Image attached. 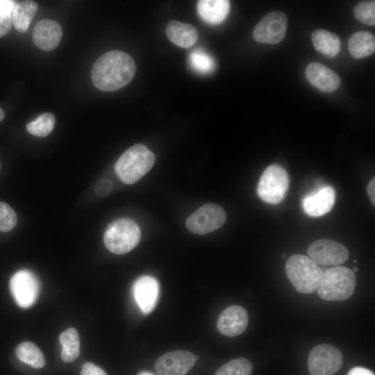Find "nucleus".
<instances>
[{
	"mask_svg": "<svg viewBox=\"0 0 375 375\" xmlns=\"http://www.w3.org/2000/svg\"><path fill=\"white\" fill-rule=\"evenodd\" d=\"M135 63L128 53L112 50L101 56L94 63L91 78L94 86L103 91L117 90L133 79Z\"/></svg>",
	"mask_w": 375,
	"mask_h": 375,
	"instance_id": "1",
	"label": "nucleus"
},
{
	"mask_svg": "<svg viewBox=\"0 0 375 375\" xmlns=\"http://www.w3.org/2000/svg\"><path fill=\"white\" fill-rule=\"evenodd\" d=\"M356 287V278L352 269L335 266L323 272L317 291L324 301H344L350 298Z\"/></svg>",
	"mask_w": 375,
	"mask_h": 375,
	"instance_id": "2",
	"label": "nucleus"
},
{
	"mask_svg": "<svg viewBox=\"0 0 375 375\" xmlns=\"http://www.w3.org/2000/svg\"><path fill=\"white\" fill-rule=\"evenodd\" d=\"M154 162L153 153L146 145L137 144L123 153L115 163V170L124 183L131 185L142 178Z\"/></svg>",
	"mask_w": 375,
	"mask_h": 375,
	"instance_id": "3",
	"label": "nucleus"
},
{
	"mask_svg": "<svg viewBox=\"0 0 375 375\" xmlns=\"http://www.w3.org/2000/svg\"><path fill=\"white\" fill-rule=\"evenodd\" d=\"M285 273L296 290L310 294L317 290L323 271L308 256L292 255L285 262Z\"/></svg>",
	"mask_w": 375,
	"mask_h": 375,
	"instance_id": "4",
	"label": "nucleus"
},
{
	"mask_svg": "<svg viewBox=\"0 0 375 375\" xmlns=\"http://www.w3.org/2000/svg\"><path fill=\"white\" fill-rule=\"evenodd\" d=\"M141 238L138 224L130 218L123 217L110 223L103 235L106 247L115 254H124L137 247Z\"/></svg>",
	"mask_w": 375,
	"mask_h": 375,
	"instance_id": "5",
	"label": "nucleus"
},
{
	"mask_svg": "<svg viewBox=\"0 0 375 375\" xmlns=\"http://www.w3.org/2000/svg\"><path fill=\"white\" fill-rule=\"evenodd\" d=\"M289 176L281 166L273 164L267 167L262 174L258 188V194L261 200L277 204L284 198L289 187Z\"/></svg>",
	"mask_w": 375,
	"mask_h": 375,
	"instance_id": "6",
	"label": "nucleus"
},
{
	"mask_svg": "<svg viewBox=\"0 0 375 375\" xmlns=\"http://www.w3.org/2000/svg\"><path fill=\"white\" fill-rule=\"evenodd\" d=\"M343 356L335 347L320 344L312 348L308 357L310 375H334L342 367Z\"/></svg>",
	"mask_w": 375,
	"mask_h": 375,
	"instance_id": "7",
	"label": "nucleus"
},
{
	"mask_svg": "<svg viewBox=\"0 0 375 375\" xmlns=\"http://www.w3.org/2000/svg\"><path fill=\"white\" fill-rule=\"evenodd\" d=\"M226 220V214L223 208L210 203L201 206L190 215L185 225L191 232L203 235L219 228Z\"/></svg>",
	"mask_w": 375,
	"mask_h": 375,
	"instance_id": "8",
	"label": "nucleus"
},
{
	"mask_svg": "<svg viewBox=\"0 0 375 375\" xmlns=\"http://www.w3.org/2000/svg\"><path fill=\"white\" fill-rule=\"evenodd\" d=\"M40 288L38 277L26 269L17 272L10 281L11 294L17 304L22 308H29L36 302Z\"/></svg>",
	"mask_w": 375,
	"mask_h": 375,
	"instance_id": "9",
	"label": "nucleus"
},
{
	"mask_svg": "<svg viewBox=\"0 0 375 375\" xmlns=\"http://www.w3.org/2000/svg\"><path fill=\"white\" fill-rule=\"evenodd\" d=\"M308 257L317 265L338 266L349 258L348 249L341 243L321 239L311 242L307 249Z\"/></svg>",
	"mask_w": 375,
	"mask_h": 375,
	"instance_id": "10",
	"label": "nucleus"
},
{
	"mask_svg": "<svg viewBox=\"0 0 375 375\" xmlns=\"http://www.w3.org/2000/svg\"><path fill=\"white\" fill-rule=\"evenodd\" d=\"M288 17L280 11H273L265 15L253 31V39L260 43L276 44L285 36Z\"/></svg>",
	"mask_w": 375,
	"mask_h": 375,
	"instance_id": "11",
	"label": "nucleus"
},
{
	"mask_svg": "<svg viewBox=\"0 0 375 375\" xmlns=\"http://www.w3.org/2000/svg\"><path fill=\"white\" fill-rule=\"evenodd\" d=\"M194 355L185 350L169 351L160 356L155 363L159 375H185L194 366Z\"/></svg>",
	"mask_w": 375,
	"mask_h": 375,
	"instance_id": "12",
	"label": "nucleus"
},
{
	"mask_svg": "<svg viewBox=\"0 0 375 375\" xmlns=\"http://www.w3.org/2000/svg\"><path fill=\"white\" fill-rule=\"evenodd\" d=\"M249 323V316L244 308L239 305L230 306L219 315L217 328L227 337H235L242 333Z\"/></svg>",
	"mask_w": 375,
	"mask_h": 375,
	"instance_id": "13",
	"label": "nucleus"
},
{
	"mask_svg": "<svg viewBox=\"0 0 375 375\" xmlns=\"http://www.w3.org/2000/svg\"><path fill=\"white\" fill-rule=\"evenodd\" d=\"M134 299L144 314L150 313L159 297V283L156 278L144 275L139 277L132 288Z\"/></svg>",
	"mask_w": 375,
	"mask_h": 375,
	"instance_id": "14",
	"label": "nucleus"
},
{
	"mask_svg": "<svg viewBox=\"0 0 375 375\" xmlns=\"http://www.w3.org/2000/svg\"><path fill=\"white\" fill-rule=\"evenodd\" d=\"M335 199L334 189L331 186H324L306 196L302 200V208L310 217H321L332 209Z\"/></svg>",
	"mask_w": 375,
	"mask_h": 375,
	"instance_id": "15",
	"label": "nucleus"
},
{
	"mask_svg": "<svg viewBox=\"0 0 375 375\" xmlns=\"http://www.w3.org/2000/svg\"><path fill=\"white\" fill-rule=\"evenodd\" d=\"M305 74L309 83L324 92H334L340 85L338 74L319 62L308 64Z\"/></svg>",
	"mask_w": 375,
	"mask_h": 375,
	"instance_id": "16",
	"label": "nucleus"
},
{
	"mask_svg": "<svg viewBox=\"0 0 375 375\" xmlns=\"http://www.w3.org/2000/svg\"><path fill=\"white\" fill-rule=\"evenodd\" d=\"M62 35V28L58 23L51 19H42L34 27L33 40L39 49L51 51L58 46Z\"/></svg>",
	"mask_w": 375,
	"mask_h": 375,
	"instance_id": "17",
	"label": "nucleus"
},
{
	"mask_svg": "<svg viewBox=\"0 0 375 375\" xmlns=\"http://www.w3.org/2000/svg\"><path fill=\"white\" fill-rule=\"evenodd\" d=\"M165 32L172 43L182 48L193 46L199 38L198 31L194 26L175 20L168 22Z\"/></svg>",
	"mask_w": 375,
	"mask_h": 375,
	"instance_id": "18",
	"label": "nucleus"
},
{
	"mask_svg": "<svg viewBox=\"0 0 375 375\" xmlns=\"http://www.w3.org/2000/svg\"><path fill=\"white\" fill-rule=\"evenodd\" d=\"M230 2L227 0H201L197 3L199 17L210 24L222 23L227 17Z\"/></svg>",
	"mask_w": 375,
	"mask_h": 375,
	"instance_id": "19",
	"label": "nucleus"
},
{
	"mask_svg": "<svg viewBox=\"0 0 375 375\" xmlns=\"http://www.w3.org/2000/svg\"><path fill=\"white\" fill-rule=\"evenodd\" d=\"M311 40L315 49L328 58L335 57L340 51V38L328 31L315 30L311 34Z\"/></svg>",
	"mask_w": 375,
	"mask_h": 375,
	"instance_id": "20",
	"label": "nucleus"
},
{
	"mask_svg": "<svg viewBox=\"0 0 375 375\" xmlns=\"http://www.w3.org/2000/svg\"><path fill=\"white\" fill-rule=\"evenodd\" d=\"M348 49L351 56L356 59L369 56L375 51V38L368 31L356 32L349 39Z\"/></svg>",
	"mask_w": 375,
	"mask_h": 375,
	"instance_id": "21",
	"label": "nucleus"
},
{
	"mask_svg": "<svg viewBox=\"0 0 375 375\" xmlns=\"http://www.w3.org/2000/svg\"><path fill=\"white\" fill-rule=\"evenodd\" d=\"M38 10V4L32 1L16 3L12 12V22L17 31L26 33Z\"/></svg>",
	"mask_w": 375,
	"mask_h": 375,
	"instance_id": "22",
	"label": "nucleus"
},
{
	"mask_svg": "<svg viewBox=\"0 0 375 375\" xmlns=\"http://www.w3.org/2000/svg\"><path fill=\"white\" fill-rule=\"evenodd\" d=\"M60 342L62 347L61 358L65 362L75 360L80 354V340L77 330L69 328L59 336Z\"/></svg>",
	"mask_w": 375,
	"mask_h": 375,
	"instance_id": "23",
	"label": "nucleus"
},
{
	"mask_svg": "<svg viewBox=\"0 0 375 375\" xmlns=\"http://www.w3.org/2000/svg\"><path fill=\"white\" fill-rule=\"evenodd\" d=\"M17 358L31 367L40 369L44 366L45 358L40 349L31 342L19 344L16 348Z\"/></svg>",
	"mask_w": 375,
	"mask_h": 375,
	"instance_id": "24",
	"label": "nucleus"
},
{
	"mask_svg": "<svg viewBox=\"0 0 375 375\" xmlns=\"http://www.w3.org/2000/svg\"><path fill=\"white\" fill-rule=\"evenodd\" d=\"M55 117L53 114L46 112L40 115L34 120L26 125V129L31 135L38 137H46L53 130L55 125Z\"/></svg>",
	"mask_w": 375,
	"mask_h": 375,
	"instance_id": "25",
	"label": "nucleus"
},
{
	"mask_svg": "<svg viewBox=\"0 0 375 375\" xmlns=\"http://www.w3.org/2000/svg\"><path fill=\"white\" fill-rule=\"evenodd\" d=\"M252 369V364L248 359L239 358L221 366L215 375H251Z\"/></svg>",
	"mask_w": 375,
	"mask_h": 375,
	"instance_id": "26",
	"label": "nucleus"
},
{
	"mask_svg": "<svg viewBox=\"0 0 375 375\" xmlns=\"http://www.w3.org/2000/svg\"><path fill=\"white\" fill-rule=\"evenodd\" d=\"M189 62L194 70L201 74H209L215 69L212 58L200 49H196L189 55Z\"/></svg>",
	"mask_w": 375,
	"mask_h": 375,
	"instance_id": "27",
	"label": "nucleus"
},
{
	"mask_svg": "<svg viewBox=\"0 0 375 375\" xmlns=\"http://www.w3.org/2000/svg\"><path fill=\"white\" fill-rule=\"evenodd\" d=\"M355 17L361 23L369 26L375 24V1H362L353 8Z\"/></svg>",
	"mask_w": 375,
	"mask_h": 375,
	"instance_id": "28",
	"label": "nucleus"
},
{
	"mask_svg": "<svg viewBox=\"0 0 375 375\" xmlns=\"http://www.w3.org/2000/svg\"><path fill=\"white\" fill-rule=\"evenodd\" d=\"M17 221L15 210L8 204L0 201V231H11L15 226Z\"/></svg>",
	"mask_w": 375,
	"mask_h": 375,
	"instance_id": "29",
	"label": "nucleus"
},
{
	"mask_svg": "<svg viewBox=\"0 0 375 375\" xmlns=\"http://www.w3.org/2000/svg\"><path fill=\"white\" fill-rule=\"evenodd\" d=\"M112 190V182L106 178L100 180L96 183L94 190L100 197H105L109 194Z\"/></svg>",
	"mask_w": 375,
	"mask_h": 375,
	"instance_id": "30",
	"label": "nucleus"
},
{
	"mask_svg": "<svg viewBox=\"0 0 375 375\" xmlns=\"http://www.w3.org/2000/svg\"><path fill=\"white\" fill-rule=\"evenodd\" d=\"M80 375H107L106 373L92 362H87L82 365Z\"/></svg>",
	"mask_w": 375,
	"mask_h": 375,
	"instance_id": "31",
	"label": "nucleus"
},
{
	"mask_svg": "<svg viewBox=\"0 0 375 375\" xmlns=\"http://www.w3.org/2000/svg\"><path fill=\"white\" fill-rule=\"evenodd\" d=\"M12 25L11 15H0V38L9 32Z\"/></svg>",
	"mask_w": 375,
	"mask_h": 375,
	"instance_id": "32",
	"label": "nucleus"
},
{
	"mask_svg": "<svg viewBox=\"0 0 375 375\" xmlns=\"http://www.w3.org/2000/svg\"><path fill=\"white\" fill-rule=\"evenodd\" d=\"M15 3L14 1L0 0V15H11Z\"/></svg>",
	"mask_w": 375,
	"mask_h": 375,
	"instance_id": "33",
	"label": "nucleus"
},
{
	"mask_svg": "<svg viewBox=\"0 0 375 375\" xmlns=\"http://www.w3.org/2000/svg\"><path fill=\"white\" fill-rule=\"evenodd\" d=\"M375 179L373 178L367 184V192L373 206L375 205Z\"/></svg>",
	"mask_w": 375,
	"mask_h": 375,
	"instance_id": "34",
	"label": "nucleus"
},
{
	"mask_svg": "<svg viewBox=\"0 0 375 375\" xmlns=\"http://www.w3.org/2000/svg\"><path fill=\"white\" fill-rule=\"evenodd\" d=\"M347 375H374V374L366 368L357 367L352 368Z\"/></svg>",
	"mask_w": 375,
	"mask_h": 375,
	"instance_id": "35",
	"label": "nucleus"
},
{
	"mask_svg": "<svg viewBox=\"0 0 375 375\" xmlns=\"http://www.w3.org/2000/svg\"><path fill=\"white\" fill-rule=\"evenodd\" d=\"M138 375H154L152 373L147 371L140 372Z\"/></svg>",
	"mask_w": 375,
	"mask_h": 375,
	"instance_id": "36",
	"label": "nucleus"
},
{
	"mask_svg": "<svg viewBox=\"0 0 375 375\" xmlns=\"http://www.w3.org/2000/svg\"><path fill=\"white\" fill-rule=\"evenodd\" d=\"M4 118V112L3 110L0 108V122Z\"/></svg>",
	"mask_w": 375,
	"mask_h": 375,
	"instance_id": "37",
	"label": "nucleus"
},
{
	"mask_svg": "<svg viewBox=\"0 0 375 375\" xmlns=\"http://www.w3.org/2000/svg\"><path fill=\"white\" fill-rule=\"evenodd\" d=\"M352 270H353V272H358V268L356 267H354L353 269Z\"/></svg>",
	"mask_w": 375,
	"mask_h": 375,
	"instance_id": "38",
	"label": "nucleus"
},
{
	"mask_svg": "<svg viewBox=\"0 0 375 375\" xmlns=\"http://www.w3.org/2000/svg\"><path fill=\"white\" fill-rule=\"evenodd\" d=\"M353 262L356 263V262H357V260H353Z\"/></svg>",
	"mask_w": 375,
	"mask_h": 375,
	"instance_id": "39",
	"label": "nucleus"
},
{
	"mask_svg": "<svg viewBox=\"0 0 375 375\" xmlns=\"http://www.w3.org/2000/svg\"><path fill=\"white\" fill-rule=\"evenodd\" d=\"M0 167H1V165H0Z\"/></svg>",
	"mask_w": 375,
	"mask_h": 375,
	"instance_id": "40",
	"label": "nucleus"
}]
</instances>
